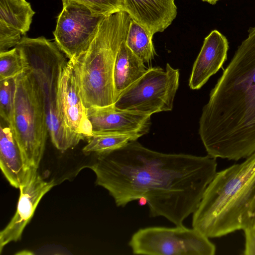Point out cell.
I'll return each mask as SVG.
<instances>
[{
    "instance_id": "cell-1",
    "label": "cell",
    "mask_w": 255,
    "mask_h": 255,
    "mask_svg": "<svg viewBox=\"0 0 255 255\" xmlns=\"http://www.w3.org/2000/svg\"><path fill=\"white\" fill-rule=\"evenodd\" d=\"M217 166L209 155L161 153L136 140L98 156L88 167L117 206L144 198L150 217H163L179 226L197 209Z\"/></svg>"
},
{
    "instance_id": "cell-2",
    "label": "cell",
    "mask_w": 255,
    "mask_h": 255,
    "mask_svg": "<svg viewBox=\"0 0 255 255\" xmlns=\"http://www.w3.org/2000/svg\"><path fill=\"white\" fill-rule=\"evenodd\" d=\"M239 45L215 87L199 120L209 155L238 161L255 153V27Z\"/></svg>"
},
{
    "instance_id": "cell-3",
    "label": "cell",
    "mask_w": 255,
    "mask_h": 255,
    "mask_svg": "<svg viewBox=\"0 0 255 255\" xmlns=\"http://www.w3.org/2000/svg\"><path fill=\"white\" fill-rule=\"evenodd\" d=\"M255 202V153L217 172L193 214L192 225L208 238L251 226Z\"/></svg>"
},
{
    "instance_id": "cell-4",
    "label": "cell",
    "mask_w": 255,
    "mask_h": 255,
    "mask_svg": "<svg viewBox=\"0 0 255 255\" xmlns=\"http://www.w3.org/2000/svg\"><path fill=\"white\" fill-rule=\"evenodd\" d=\"M130 20L128 14L123 10L104 16L87 51L71 60L79 93L87 109L111 106L116 102L115 62Z\"/></svg>"
},
{
    "instance_id": "cell-5",
    "label": "cell",
    "mask_w": 255,
    "mask_h": 255,
    "mask_svg": "<svg viewBox=\"0 0 255 255\" xmlns=\"http://www.w3.org/2000/svg\"><path fill=\"white\" fill-rule=\"evenodd\" d=\"M33 75L43 104L48 133L58 149L65 151L77 145L85 137L71 130L59 111L57 94L59 79L67 63L66 56L55 42L43 36L22 37L15 46Z\"/></svg>"
},
{
    "instance_id": "cell-6",
    "label": "cell",
    "mask_w": 255,
    "mask_h": 255,
    "mask_svg": "<svg viewBox=\"0 0 255 255\" xmlns=\"http://www.w3.org/2000/svg\"><path fill=\"white\" fill-rule=\"evenodd\" d=\"M11 128L27 164L30 168L37 169L44 153L48 130L36 82L27 68L15 77Z\"/></svg>"
},
{
    "instance_id": "cell-7",
    "label": "cell",
    "mask_w": 255,
    "mask_h": 255,
    "mask_svg": "<svg viewBox=\"0 0 255 255\" xmlns=\"http://www.w3.org/2000/svg\"><path fill=\"white\" fill-rule=\"evenodd\" d=\"M179 81V70L169 63L165 69L149 68L120 95L114 106L120 110L150 116L171 111Z\"/></svg>"
},
{
    "instance_id": "cell-8",
    "label": "cell",
    "mask_w": 255,
    "mask_h": 255,
    "mask_svg": "<svg viewBox=\"0 0 255 255\" xmlns=\"http://www.w3.org/2000/svg\"><path fill=\"white\" fill-rule=\"evenodd\" d=\"M209 239L183 225L173 228L150 227L134 233L128 246L135 255H214L216 247Z\"/></svg>"
},
{
    "instance_id": "cell-9",
    "label": "cell",
    "mask_w": 255,
    "mask_h": 255,
    "mask_svg": "<svg viewBox=\"0 0 255 255\" xmlns=\"http://www.w3.org/2000/svg\"><path fill=\"white\" fill-rule=\"evenodd\" d=\"M104 17L94 15L76 2L63 5L53 35L55 43L69 60L76 59L87 51Z\"/></svg>"
},
{
    "instance_id": "cell-10",
    "label": "cell",
    "mask_w": 255,
    "mask_h": 255,
    "mask_svg": "<svg viewBox=\"0 0 255 255\" xmlns=\"http://www.w3.org/2000/svg\"><path fill=\"white\" fill-rule=\"evenodd\" d=\"M36 168H31L25 181L20 185L16 211L0 233V252L4 246L20 239L22 232L32 218L42 198L55 185L54 180L45 181Z\"/></svg>"
},
{
    "instance_id": "cell-11",
    "label": "cell",
    "mask_w": 255,
    "mask_h": 255,
    "mask_svg": "<svg viewBox=\"0 0 255 255\" xmlns=\"http://www.w3.org/2000/svg\"><path fill=\"white\" fill-rule=\"evenodd\" d=\"M58 107L66 126L72 131L88 138L93 131L78 87L72 62H67L59 79Z\"/></svg>"
},
{
    "instance_id": "cell-12",
    "label": "cell",
    "mask_w": 255,
    "mask_h": 255,
    "mask_svg": "<svg viewBox=\"0 0 255 255\" xmlns=\"http://www.w3.org/2000/svg\"><path fill=\"white\" fill-rule=\"evenodd\" d=\"M150 117L148 115L120 110L114 105L87 109V117L93 132L134 133L142 136L149 130Z\"/></svg>"
},
{
    "instance_id": "cell-13",
    "label": "cell",
    "mask_w": 255,
    "mask_h": 255,
    "mask_svg": "<svg viewBox=\"0 0 255 255\" xmlns=\"http://www.w3.org/2000/svg\"><path fill=\"white\" fill-rule=\"evenodd\" d=\"M229 43L227 38L217 30L205 38L195 61L189 81L192 90L200 89L221 68L227 59Z\"/></svg>"
},
{
    "instance_id": "cell-14",
    "label": "cell",
    "mask_w": 255,
    "mask_h": 255,
    "mask_svg": "<svg viewBox=\"0 0 255 255\" xmlns=\"http://www.w3.org/2000/svg\"><path fill=\"white\" fill-rule=\"evenodd\" d=\"M175 0H123V10L152 35L163 32L175 18Z\"/></svg>"
},
{
    "instance_id": "cell-15",
    "label": "cell",
    "mask_w": 255,
    "mask_h": 255,
    "mask_svg": "<svg viewBox=\"0 0 255 255\" xmlns=\"http://www.w3.org/2000/svg\"><path fill=\"white\" fill-rule=\"evenodd\" d=\"M0 167L9 184L19 188L31 168L27 164L10 126L0 118Z\"/></svg>"
},
{
    "instance_id": "cell-16",
    "label": "cell",
    "mask_w": 255,
    "mask_h": 255,
    "mask_svg": "<svg viewBox=\"0 0 255 255\" xmlns=\"http://www.w3.org/2000/svg\"><path fill=\"white\" fill-rule=\"evenodd\" d=\"M147 69L143 62L133 53L124 41L119 50L114 68L116 100L124 91L141 77Z\"/></svg>"
},
{
    "instance_id": "cell-17",
    "label": "cell",
    "mask_w": 255,
    "mask_h": 255,
    "mask_svg": "<svg viewBox=\"0 0 255 255\" xmlns=\"http://www.w3.org/2000/svg\"><path fill=\"white\" fill-rule=\"evenodd\" d=\"M35 12L25 0H0V21L24 35L29 29Z\"/></svg>"
},
{
    "instance_id": "cell-18",
    "label": "cell",
    "mask_w": 255,
    "mask_h": 255,
    "mask_svg": "<svg viewBox=\"0 0 255 255\" xmlns=\"http://www.w3.org/2000/svg\"><path fill=\"white\" fill-rule=\"evenodd\" d=\"M141 136L134 133H121L112 132H92L88 142L83 148L86 154L94 153L102 156L119 149L131 141L136 140Z\"/></svg>"
},
{
    "instance_id": "cell-19",
    "label": "cell",
    "mask_w": 255,
    "mask_h": 255,
    "mask_svg": "<svg viewBox=\"0 0 255 255\" xmlns=\"http://www.w3.org/2000/svg\"><path fill=\"white\" fill-rule=\"evenodd\" d=\"M152 37L148 31L131 19L125 41L127 46L144 63H148L156 55Z\"/></svg>"
},
{
    "instance_id": "cell-20",
    "label": "cell",
    "mask_w": 255,
    "mask_h": 255,
    "mask_svg": "<svg viewBox=\"0 0 255 255\" xmlns=\"http://www.w3.org/2000/svg\"><path fill=\"white\" fill-rule=\"evenodd\" d=\"M26 67L24 58L16 47L0 52V81L15 78Z\"/></svg>"
},
{
    "instance_id": "cell-21",
    "label": "cell",
    "mask_w": 255,
    "mask_h": 255,
    "mask_svg": "<svg viewBox=\"0 0 255 255\" xmlns=\"http://www.w3.org/2000/svg\"><path fill=\"white\" fill-rule=\"evenodd\" d=\"M15 78L0 81V118L12 128L13 120Z\"/></svg>"
},
{
    "instance_id": "cell-22",
    "label": "cell",
    "mask_w": 255,
    "mask_h": 255,
    "mask_svg": "<svg viewBox=\"0 0 255 255\" xmlns=\"http://www.w3.org/2000/svg\"><path fill=\"white\" fill-rule=\"evenodd\" d=\"M63 5L69 2L82 4L95 15L106 16L123 10V0H61ZM124 11V10H123Z\"/></svg>"
},
{
    "instance_id": "cell-23",
    "label": "cell",
    "mask_w": 255,
    "mask_h": 255,
    "mask_svg": "<svg viewBox=\"0 0 255 255\" xmlns=\"http://www.w3.org/2000/svg\"><path fill=\"white\" fill-rule=\"evenodd\" d=\"M21 35H23L19 30L0 21V52L15 47L21 41Z\"/></svg>"
},
{
    "instance_id": "cell-24",
    "label": "cell",
    "mask_w": 255,
    "mask_h": 255,
    "mask_svg": "<svg viewBox=\"0 0 255 255\" xmlns=\"http://www.w3.org/2000/svg\"><path fill=\"white\" fill-rule=\"evenodd\" d=\"M245 237V246L243 254L255 255V225L243 230Z\"/></svg>"
},
{
    "instance_id": "cell-25",
    "label": "cell",
    "mask_w": 255,
    "mask_h": 255,
    "mask_svg": "<svg viewBox=\"0 0 255 255\" xmlns=\"http://www.w3.org/2000/svg\"><path fill=\"white\" fill-rule=\"evenodd\" d=\"M255 225V202L251 213V226Z\"/></svg>"
},
{
    "instance_id": "cell-26",
    "label": "cell",
    "mask_w": 255,
    "mask_h": 255,
    "mask_svg": "<svg viewBox=\"0 0 255 255\" xmlns=\"http://www.w3.org/2000/svg\"><path fill=\"white\" fill-rule=\"evenodd\" d=\"M203 1L207 2L211 4H215L219 0H202Z\"/></svg>"
}]
</instances>
